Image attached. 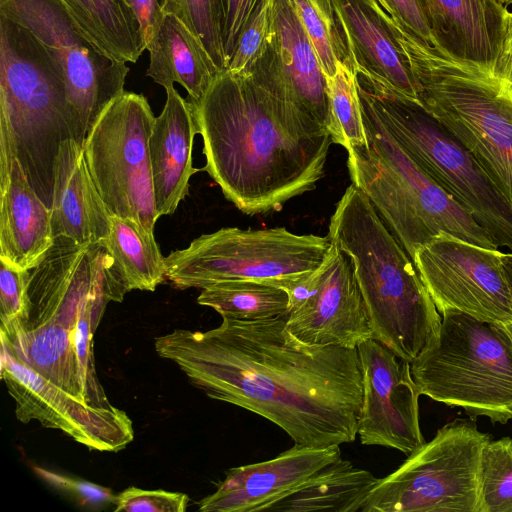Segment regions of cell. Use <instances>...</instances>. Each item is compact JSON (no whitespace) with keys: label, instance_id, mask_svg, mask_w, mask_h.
<instances>
[{"label":"cell","instance_id":"cell-7","mask_svg":"<svg viewBox=\"0 0 512 512\" xmlns=\"http://www.w3.org/2000/svg\"><path fill=\"white\" fill-rule=\"evenodd\" d=\"M367 142L347 149L352 184L369 199L413 259L434 235L446 232L499 249L490 235L408 155L358 91Z\"/></svg>","mask_w":512,"mask_h":512},{"label":"cell","instance_id":"cell-35","mask_svg":"<svg viewBox=\"0 0 512 512\" xmlns=\"http://www.w3.org/2000/svg\"><path fill=\"white\" fill-rule=\"evenodd\" d=\"M33 470L39 478L81 507L102 510L113 503L115 495L106 487L37 466Z\"/></svg>","mask_w":512,"mask_h":512},{"label":"cell","instance_id":"cell-36","mask_svg":"<svg viewBox=\"0 0 512 512\" xmlns=\"http://www.w3.org/2000/svg\"><path fill=\"white\" fill-rule=\"evenodd\" d=\"M188 502L189 497L184 493L133 486L115 495L113 500L115 512H184Z\"/></svg>","mask_w":512,"mask_h":512},{"label":"cell","instance_id":"cell-3","mask_svg":"<svg viewBox=\"0 0 512 512\" xmlns=\"http://www.w3.org/2000/svg\"><path fill=\"white\" fill-rule=\"evenodd\" d=\"M128 292L100 244L56 237L29 269L26 316L0 327L1 346L87 404L113 405L96 372L93 336L110 301Z\"/></svg>","mask_w":512,"mask_h":512},{"label":"cell","instance_id":"cell-42","mask_svg":"<svg viewBox=\"0 0 512 512\" xmlns=\"http://www.w3.org/2000/svg\"><path fill=\"white\" fill-rule=\"evenodd\" d=\"M502 260L510 296L512 299V252L503 253Z\"/></svg>","mask_w":512,"mask_h":512},{"label":"cell","instance_id":"cell-30","mask_svg":"<svg viewBox=\"0 0 512 512\" xmlns=\"http://www.w3.org/2000/svg\"><path fill=\"white\" fill-rule=\"evenodd\" d=\"M327 79L332 142L346 150L367 142L357 87V71L338 63L336 73Z\"/></svg>","mask_w":512,"mask_h":512},{"label":"cell","instance_id":"cell-22","mask_svg":"<svg viewBox=\"0 0 512 512\" xmlns=\"http://www.w3.org/2000/svg\"><path fill=\"white\" fill-rule=\"evenodd\" d=\"M166 90L162 112L155 117L149 155L158 215H172L189 195V180L201 169L193 167V144L198 134L191 104L174 86Z\"/></svg>","mask_w":512,"mask_h":512},{"label":"cell","instance_id":"cell-8","mask_svg":"<svg viewBox=\"0 0 512 512\" xmlns=\"http://www.w3.org/2000/svg\"><path fill=\"white\" fill-rule=\"evenodd\" d=\"M358 91L415 163L512 252V206L471 152L420 103L357 73Z\"/></svg>","mask_w":512,"mask_h":512},{"label":"cell","instance_id":"cell-26","mask_svg":"<svg viewBox=\"0 0 512 512\" xmlns=\"http://www.w3.org/2000/svg\"><path fill=\"white\" fill-rule=\"evenodd\" d=\"M83 33L101 50L135 63L146 44L140 23L126 0H59Z\"/></svg>","mask_w":512,"mask_h":512},{"label":"cell","instance_id":"cell-14","mask_svg":"<svg viewBox=\"0 0 512 512\" xmlns=\"http://www.w3.org/2000/svg\"><path fill=\"white\" fill-rule=\"evenodd\" d=\"M503 253L446 232L421 245L413 262L437 310H456L489 323L512 321Z\"/></svg>","mask_w":512,"mask_h":512},{"label":"cell","instance_id":"cell-38","mask_svg":"<svg viewBox=\"0 0 512 512\" xmlns=\"http://www.w3.org/2000/svg\"><path fill=\"white\" fill-rule=\"evenodd\" d=\"M271 1L272 0H220L222 42L226 68L246 27L257 13Z\"/></svg>","mask_w":512,"mask_h":512},{"label":"cell","instance_id":"cell-45","mask_svg":"<svg viewBox=\"0 0 512 512\" xmlns=\"http://www.w3.org/2000/svg\"><path fill=\"white\" fill-rule=\"evenodd\" d=\"M504 6L507 9H512V0H504Z\"/></svg>","mask_w":512,"mask_h":512},{"label":"cell","instance_id":"cell-41","mask_svg":"<svg viewBox=\"0 0 512 512\" xmlns=\"http://www.w3.org/2000/svg\"><path fill=\"white\" fill-rule=\"evenodd\" d=\"M493 76L512 82V9L506 14L502 49Z\"/></svg>","mask_w":512,"mask_h":512},{"label":"cell","instance_id":"cell-34","mask_svg":"<svg viewBox=\"0 0 512 512\" xmlns=\"http://www.w3.org/2000/svg\"><path fill=\"white\" fill-rule=\"evenodd\" d=\"M274 0L264 6L242 33L226 68L233 73H248L268 48L273 35Z\"/></svg>","mask_w":512,"mask_h":512},{"label":"cell","instance_id":"cell-46","mask_svg":"<svg viewBox=\"0 0 512 512\" xmlns=\"http://www.w3.org/2000/svg\"><path fill=\"white\" fill-rule=\"evenodd\" d=\"M504 5V0H499Z\"/></svg>","mask_w":512,"mask_h":512},{"label":"cell","instance_id":"cell-39","mask_svg":"<svg viewBox=\"0 0 512 512\" xmlns=\"http://www.w3.org/2000/svg\"><path fill=\"white\" fill-rule=\"evenodd\" d=\"M392 15L422 42L435 46V40L421 0H384Z\"/></svg>","mask_w":512,"mask_h":512},{"label":"cell","instance_id":"cell-4","mask_svg":"<svg viewBox=\"0 0 512 512\" xmlns=\"http://www.w3.org/2000/svg\"><path fill=\"white\" fill-rule=\"evenodd\" d=\"M327 236L350 258L372 339L414 361L437 341L441 314L412 258L354 184L337 202Z\"/></svg>","mask_w":512,"mask_h":512},{"label":"cell","instance_id":"cell-24","mask_svg":"<svg viewBox=\"0 0 512 512\" xmlns=\"http://www.w3.org/2000/svg\"><path fill=\"white\" fill-rule=\"evenodd\" d=\"M51 208L30 185L14 159L9 173L0 179V260L29 270L52 247Z\"/></svg>","mask_w":512,"mask_h":512},{"label":"cell","instance_id":"cell-37","mask_svg":"<svg viewBox=\"0 0 512 512\" xmlns=\"http://www.w3.org/2000/svg\"><path fill=\"white\" fill-rule=\"evenodd\" d=\"M28 277L29 270L12 267L0 260V327L26 316Z\"/></svg>","mask_w":512,"mask_h":512},{"label":"cell","instance_id":"cell-6","mask_svg":"<svg viewBox=\"0 0 512 512\" xmlns=\"http://www.w3.org/2000/svg\"><path fill=\"white\" fill-rule=\"evenodd\" d=\"M386 18L422 106L471 152L512 206V82L450 58L394 15Z\"/></svg>","mask_w":512,"mask_h":512},{"label":"cell","instance_id":"cell-2","mask_svg":"<svg viewBox=\"0 0 512 512\" xmlns=\"http://www.w3.org/2000/svg\"><path fill=\"white\" fill-rule=\"evenodd\" d=\"M190 104L203 140L201 170L242 213L280 211L323 178L328 129L250 74L221 71Z\"/></svg>","mask_w":512,"mask_h":512},{"label":"cell","instance_id":"cell-15","mask_svg":"<svg viewBox=\"0 0 512 512\" xmlns=\"http://www.w3.org/2000/svg\"><path fill=\"white\" fill-rule=\"evenodd\" d=\"M1 378L24 424L58 429L92 450L117 452L134 438L132 421L115 406L98 408L74 397L1 346Z\"/></svg>","mask_w":512,"mask_h":512},{"label":"cell","instance_id":"cell-13","mask_svg":"<svg viewBox=\"0 0 512 512\" xmlns=\"http://www.w3.org/2000/svg\"><path fill=\"white\" fill-rule=\"evenodd\" d=\"M0 14L27 28L55 61L85 139L107 105L125 91L127 63L92 42L59 0H0Z\"/></svg>","mask_w":512,"mask_h":512},{"label":"cell","instance_id":"cell-17","mask_svg":"<svg viewBox=\"0 0 512 512\" xmlns=\"http://www.w3.org/2000/svg\"><path fill=\"white\" fill-rule=\"evenodd\" d=\"M273 35L250 74L274 95L332 128L327 79L292 0H274Z\"/></svg>","mask_w":512,"mask_h":512},{"label":"cell","instance_id":"cell-25","mask_svg":"<svg viewBox=\"0 0 512 512\" xmlns=\"http://www.w3.org/2000/svg\"><path fill=\"white\" fill-rule=\"evenodd\" d=\"M146 50V75L165 89L180 84L190 102L198 101L221 72L202 42L173 15L164 14Z\"/></svg>","mask_w":512,"mask_h":512},{"label":"cell","instance_id":"cell-29","mask_svg":"<svg viewBox=\"0 0 512 512\" xmlns=\"http://www.w3.org/2000/svg\"><path fill=\"white\" fill-rule=\"evenodd\" d=\"M198 304L218 312L221 317L258 320L288 313L285 290L258 280H229L202 289Z\"/></svg>","mask_w":512,"mask_h":512},{"label":"cell","instance_id":"cell-11","mask_svg":"<svg viewBox=\"0 0 512 512\" xmlns=\"http://www.w3.org/2000/svg\"><path fill=\"white\" fill-rule=\"evenodd\" d=\"M490 435L455 419L378 478L361 512H478L481 452Z\"/></svg>","mask_w":512,"mask_h":512},{"label":"cell","instance_id":"cell-10","mask_svg":"<svg viewBox=\"0 0 512 512\" xmlns=\"http://www.w3.org/2000/svg\"><path fill=\"white\" fill-rule=\"evenodd\" d=\"M330 246L328 236L299 235L285 227L221 228L165 257L166 279L184 290L229 280L271 282L297 277L318 268Z\"/></svg>","mask_w":512,"mask_h":512},{"label":"cell","instance_id":"cell-32","mask_svg":"<svg viewBox=\"0 0 512 512\" xmlns=\"http://www.w3.org/2000/svg\"><path fill=\"white\" fill-rule=\"evenodd\" d=\"M478 512H512V438L489 440L478 473Z\"/></svg>","mask_w":512,"mask_h":512},{"label":"cell","instance_id":"cell-5","mask_svg":"<svg viewBox=\"0 0 512 512\" xmlns=\"http://www.w3.org/2000/svg\"><path fill=\"white\" fill-rule=\"evenodd\" d=\"M84 138L62 73L41 42L0 14V179L16 159L40 199L52 206L61 144Z\"/></svg>","mask_w":512,"mask_h":512},{"label":"cell","instance_id":"cell-16","mask_svg":"<svg viewBox=\"0 0 512 512\" xmlns=\"http://www.w3.org/2000/svg\"><path fill=\"white\" fill-rule=\"evenodd\" d=\"M357 351L363 385L357 430L360 442L409 455L425 443L419 423L420 393L410 362L372 338Z\"/></svg>","mask_w":512,"mask_h":512},{"label":"cell","instance_id":"cell-31","mask_svg":"<svg viewBox=\"0 0 512 512\" xmlns=\"http://www.w3.org/2000/svg\"><path fill=\"white\" fill-rule=\"evenodd\" d=\"M292 1L326 78L336 73L338 63L356 70L328 0Z\"/></svg>","mask_w":512,"mask_h":512},{"label":"cell","instance_id":"cell-28","mask_svg":"<svg viewBox=\"0 0 512 512\" xmlns=\"http://www.w3.org/2000/svg\"><path fill=\"white\" fill-rule=\"evenodd\" d=\"M100 244L111 255L128 292L154 291L166 280L165 257L154 235L134 221L112 215L110 233Z\"/></svg>","mask_w":512,"mask_h":512},{"label":"cell","instance_id":"cell-40","mask_svg":"<svg viewBox=\"0 0 512 512\" xmlns=\"http://www.w3.org/2000/svg\"><path fill=\"white\" fill-rule=\"evenodd\" d=\"M137 17L145 44L151 39L161 22L164 0H126Z\"/></svg>","mask_w":512,"mask_h":512},{"label":"cell","instance_id":"cell-12","mask_svg":"<svg viewBox=\"0 0 512 512\" xmlns=\"http://www.w3.org/2000/svg\"><path fill=\"white\" fill-rule=\"evenodd\" d=\"M155 116L141 94L124 91L87 133L83 152L93 182L111 215L154 235L156 210L149 138Z\"/></svg>","mask_w":512,"mask_h":512},{"label":"cell","instance_id":"cell-1","mask_svg":"<svg viewBox=\"0 0 512 512\" xmlns=\"http://www.w3.org/2000/svg\"><path fill=\"white\" fill-rule=\"evenodd\" d=\"M286 317H222L208 331L159 336L155 350L208 397L269 420L296 445L354 442L363 395L357 348L306 344Z\"/></svg>","mask_w":512,"mask_h":512},{"label":"cell","instance_id":"cell-23","mask_svg":"<svg viewBox=\"0 0 512 512\" xmlns=\"http://www.w3.org/2000/svg\"><path fill=\"white\" fill-rule=\"evenodd\" d=\"M111 213L88 170L83 146L74 139L61 144L57 158L51 222L54 237L64 236L78 244L105 240Z\"/></svg>","mask_w":512,"mask_h":512},{"label":"cell","instance_id":"cell-44","mask_svg":"<svg viewBox=\"0 0 512 512\" xmlns=\"http://www.w3.org/2000/svg\"><path fill=\"white\" fill-rule=\"evenodd\" d=\"M380 5L381 7H383L389 14H391L389 8L387 7L386 3L384 0H376Z\"/></svg>","mask_w":512,"mask_h":512},{"label":"cell","instance_id":"cell-33","mask_svg":"<svg viewBox=\"0 0 512 512\" xmlns=\"http://www.w3.org/2000/svg\"><path fill=\"white\" fill-rule=\"evenodd\" d=\"M163 14L183 22L202 42L218 68L226 69L220 0H164Z\"/></svg>","mask_w":512,"mask_h":512},{"label":"cell","instance_id":"cell-21","mask_svg":"<svg viewBox=\"0 0 512 512\" xmlns=\"http://www.w3.org/2000/svg\"><path fill=\"white\" fill-rule=\"evenodd\" d=\"M435 48L493 75L508 9L499 0H421Z\"/></svg>","mask_w":512,"mask_h":512},{"label":"cell","instance_id":"cell-27","mask_svg":"<svg viewBox=\"0 0 512 512\" xmlns=\"http://www.w3.org/2000/svg\"><path fill=\"white\" fill-rule=\"evenodd\" d=\"M377 481L378 478L372 473L355 467L352 462L341 457L295 493L273 506L270 511L361 512Z\"/></svg>","mask_w":512,"mask_h":512},{"label":"cell","instance_id":"cell-9","mask_svg":"<svg viewBox=\"0 0 512 512\" xmlns=\"http://www.w3.org/2000/svg\"><path fill=\"white\" fill-rule=\"evenodd\" d=\"M437 341L410 363L420 395L492 423L512 419V345L497 323L441 313Z\"/></svg>","mask_w":512,"mask_h":512},{"label":"cell","instance_id":"cell-43","mask_svg":"<svg viewBox=\"0 0 512 512\" xmlns=\"http://www.w3.org/2000/svg\"><path fill=\"white\" fill-rule=\"evenodd\" d=\"M500 329L503 331V333L507 336L509 339L511 345H512V321L505 322V323H497Z\"/></svg>","mask_w":512,"mask_h":512},{"label":"cell","instance_id":"cell-18","mask_svg":"<svg viewBox=\"0 0 512 512\" xmlns=\"http://www.w3.org/2000/svg\"><path fill=\"white\" fill-rule=\"evenodd\" d=\"M288 331L317 346L356 349L372 338L367 309L350 258L331 242L317 290L286 317Z\"/></svg>","mask_w":512,"mask_h":512},{"label":"cell","instance_id":"cell-19","mask_svg":"<svg viewBox=\"0 0 512 512\" xmlns=\"http://www.w3.org/2000/svg\"><path fill=\"white\" fill-rule=\"evenodd\" d=\"M340 458V445L294 444L273 459L229 469L216 491L199 501L198 508L202 512L270 511Z\"/></svg>","mask_w":512,"mask_h":512},{"label":"cell","instance_id":"cell-20","mask_svg":"<svg viewBox=\"0 0 512 512\" xmlns=\"http://www.w3.org/2000/svg\"><path fill=\"white\" fill-rule=\"evenodd\" d=\"M358 74L419 101L410 66L376 0H328Z\"/></svg>","mask_w":512,"mask_h":512}]
</instances>
